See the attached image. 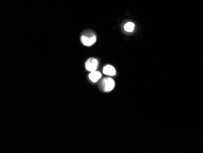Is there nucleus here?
<instances>
[{"mask_svg":"<svg viewBox=\"0 0 203 153\" xmlns=\"http://www.w3.org/2000/svg\"><path fill=\"white\" fill-rule=\"evenodd\" d=\"M114 86L115 82L114 80L111 78H105L100 83L101 89L106 92L111 91L114 89Z\"/></svg>","mask_w":203,"mask_h":153,"instance_id":"1","label":"nucleus"},{"mask_svg":"<svg viewBox=\"0 0 203 153\" xmlns=\"http://www.w3.org/2000/svg\"><path fill=\"white\" fill-rule=\"evenodd\" d=\"M85 66L87 70L91 72L96 71L98 66V61L94 58H90L87 61Z\"/></svg>","mask_w":203,"mask_h":153,"instance_id":"2","label":"nucleus"},{"mask_svg":"<svg viewBox=\"0 0 203 153\" xmlns=\"http://www.w3.org/2000/svg\"><path fill=\"white\" fill-rule=\"evenodd\" d=\"M81 43L85 46H91L96 42V37L94 34L88 37L87 36H82L81 37Z\"/></svg>","mask_w":203,"mask_h":153,"instance_id":"3","label":"nucleus"},{"mask_svg":"<svg viewBox=\"0 0 203 153\" xmlns=\"http://www.w3.org/2000/svg\"><path fill=\"white\" fill-rule=\"evenodd\" d=\"M103 73L105 75H107L114 76V75H116V69L112 65H107L104 68Z\"/></svg>","mask_w":203,"mask_h":153,"instance_id":"4","label":"nucleus"},{"mask_svg":"<svg viewBox=\"0 0 203 153\" xmlns=\"http://www.w3.org/2000/svg\"><path fill=\"white\" fill-rule=\"evenodd\" d=\"M102 77V75L99 72H92L89 75L90 79L93 82H97Z\"/></svg>","mask_w":203,"mask_h":153,"instance_id":"5","label":"nucleus"},{"mask_svg":"<svg viewBox=\"0 0 203 153\" xmlns=\"http://www.w3.org/2000/svg\"><path fill=\"white\" fill-rule=\"evenodd\" d=\"M134 29V24L132 22H128L124 25V29L127 32H133Z\"/></svg>","mask_w":203,"mask_h":153,"instance_id":"6","label":"nucleus"}]
</instances>
